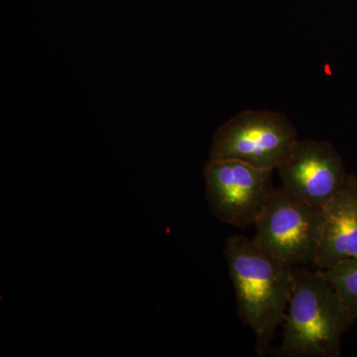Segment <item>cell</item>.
<instances>
[{
    "instance_id": "obj_1",
    "label": "cell",
    "mask_w": 357,
    "mask_h": 357,
    "mask_svg": "<svg viewBox=\"0 0 357 357\" xmlns=\"http://www.w3.org/2000/svg\"><path fill=\"white\" fill-rule=\"evenodd\" d=\"M225 255L239 317L255 333L256 351L262 356L285 318L295 267L266 255L245 236L229 237Z\"/></svg>"
},
{
    "instance_id": "obj_2",
    "label": "cell",
    "mask_w": 357,
    "mask_h": 357,
    "mask_svg": "<svg viewBox=\"0 0 357 357\" xmlns=\"http://www.w3.org/2000/svg\"><path fill=\"white\" fill-rule=\"evenodd\" d=\"M354 319L323 270L295 268L278 357H340V342Z\"/></svg>"
},
{
    "instance_id": "obj_3",
    "label": "cell",
    "mask_w": 357,
    "mask_h": 357,
    "mask_svg": "<svg viewBox=\"0 0 357 357\" xmlns=\"http://www.w3.org/2000/svg\"><path fill=\"white\" fill-rule=\"evenodd\" d=\"M299 140L290 119L271 110H245L213 135L210 160L236 159L256 168L277 170Z\"/></svg>"
},
{
    "instance_id": "obj_4",
    "label": "cell",
    "mask_w": 357,
    "mask_h": 357,
    "mask_svg": "<svg viewBox=\"0 0 357 357\" xmlns=\"http://www.w3.org/2000/svg\"><path fill=\"white\" fill-rule=\"evenodd\" d=\"M323 222V208L294 201L279 188L256 220L252 241L266 255L290 266H314Z\"/></svg>"
},
{
    "instance_id": "obj_5",
    "label": "cell",
    "mask_w": 357,
    "mask_h": 357,
    "mask_svg": "<svg viewBox=\"0 0 357 357\" xmlns=\"http://www.w3.org/2000/svg\"><path fill=\"white\" fill-rule=\"evenodd\" d=\"M272 172L236 159L208 160L204 176L211 213L239 229L255 225L274 190Z\"/></svg>"
},
{
    "instance_id": "obj_6",
    "label": "cell",
    "mask_w": 357,
    "mask_h": 357,
    "mask_svg": "<svg viewBox=\"0 0 357 357\" xmlns=\"http://www.w3.org/2000/svg\"><path fill=\"white\" fill-rule=\"evenodd\" d=\"M282 191L300 203L324 208L349 177L342 157L325 140H298L277 169Z\"/></svg>"
},
{
    "instance_id": "obj_7",
    "label": "cell",
    "mask_w": 357,
    "mask_h": 357,
    "mask_svg": "<svg viewBox=\"0 0 357 357\" xmlns=\"http://www.w3.org/2000/svg\"><path fill=\"white\" fill-rule=\"evenodd\" d=\"M324 222L314 268L328 270L357 256V177L349 174L342 189L323 208Z\"/></svg>"
},
{
    "instance_id": "obj_8",
    "label": "cell",
    "mask_w": 357,
    "mask_h": 357,
    "mask_svg": "<svg viewBox=\"0 0 357 357\" xmlns=\"http://www.w3.org/2000/svg\"><path fill=\"white\" fill-rule=\"evenodd\" d=\"M323 271L347 311L357 321V256Z\"/></svg>"
}]
</instances>
